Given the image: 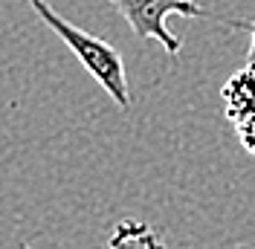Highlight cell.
I'll return each mask as SVG.
<instances>
[{"mask_svg": "<svg viewBox=\"0 0 255 249\" xmlns=\"http://www.w3.org/2000/svg\"><path fill=\"white\" fill-rule=\"evenodd\" d=\"M23 3L70 47V52L81 61V67H84V70L102 84V90L116 102V108H122V110L130 108L133 99H130L128 70H125V61H122L119 49L113 47V44H108V41L90 35V32H84L81 26H76V23H70L67 17H61L52 6H49L47 0H23Z\"/></svg>", "mask_w": 255, "mask_h": 249, "instance_id": "6da1fadb", "label": "cell"}, {"mask_svg": "<svg viewBox=\"0 0 255 249\" xmlns=\"http://www.w3.org/2000/svg\"><path fill=\"white\" fill-rule=\"evenodd\" d=\"M111 3L119 9V15L125 17L128 26L136 32V38H142V41H157L168 55H180V49H183V41L165 26V20L171 15L223 20V17L212 15L209 9H203V6L194 3V0H111ZM223 23H229V20H223ZM232 26L247 29L244 23H232Z\"/></svg>", "mask_w": 255, "mask_h": 249, "instance_id": "7a4b0ae2", "label": "cell"}, {"mask_svg": "<svg viewBox=\"0 0 255 249\" xmlns=\"http://www.w3.org/2000/svg\"><path fill=\"white\" fill-rule=\"evenodd\" d=\"M108 249H168L148 223L142 220H119L108 238Z\"/></svg>", "mask_w": 255, "mask_h": 249, "instance_id": "3957f363", "label": "cell"}, {"mask_svg": "<svg viewBox=\"0 0 255 249\" xmlns=\"http://www.w3.org/2000/svg\"><path fill=\"white\" fill-rule=\"evenodd\" d=\"M235 130H238V139L244 145V151H250L255 156V116H247L244 122H238Z\"/></svg>", "mask_w": 255, "mask_h": 249, "instance_id": "277c9868", "label": "cell"}, {"mask_svg": "<svg viewBox=\"0 0 255 249\" xmlns=\"http://www.w3.org/2000/svg\"><path fill=\"white\" fill-rule=\"evenodd\" d=\"M247 29H250V52H247V67L255 73V17H253V23H250Z\"/></svg>", "mask_w": 255, "mask_h": 249, "instance_id": "5b68a950", "label": "cell"}, {"mask_svg": "<svg viewBox=\"0 0 255 249\" xmlns=\"http://www.w3.org/2000/svg\"><path fill=\"white\" fill-rule=\"evenodd\" d=\"M253 116H255V108H253ZM241 122H244V119H241Z\"/></svg>", "mask_w": 255, "mask_h": 249, "instance_id": "8992f818", "label": "cell"}, {"mask_svg": "<svg viewBox=\"0 0 255 249\" xmlns=\"http://www.w3.org/2000/svg\"><path fill=\"white\" fill-rule=\"evenodd\" d=\"M20 249H32V247H20Z\"/></svg>", "mask_w": 255, "mask_h": 249, "instance_id": "52a82bcc", "label": "cell"}]
</instances>
